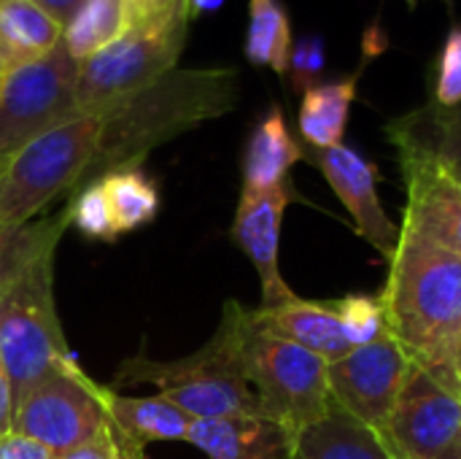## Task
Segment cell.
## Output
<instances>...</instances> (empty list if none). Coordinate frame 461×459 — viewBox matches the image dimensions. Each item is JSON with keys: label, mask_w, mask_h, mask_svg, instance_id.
<instances>
[{"label": "cell", "mask_w": 461, "mask_h": 459, "mask_svg": "<svg viewBox=\"0 0 461 459\" xmlns=\"http://www.w3.org/2000/svg\"><path fill=\"white\" fill-rule=\"evenodd\" d=\"M249 308L227 300L211 341L181 360H151L135 354L116 371V384H151L157 395L192 419L265 417L243 373L240 344Z\"/></svg>", "instance_id": "cell-4"}, {"label": "cell", "mask_w": 461, "mask_h": 459, "mask_svg": "<svg viewBox=\"0 0 461 459\" xmlns=\"http://www.w3.org/2000/svg\"><path fill=\"white\" fill-rule=\"evenodd\" d=\"M0 459H54V454L43 444L11 430L0 436Z\"/></svg>", "instance_id": "cell-30"}, {"label": "cell", "mask_w": 461, "mask_h": 459, "mask_svg": "<svg viewBox=\"0 0 461 459\" xmlns=\"http://www.w3.org/2000/svg\"><path fill=\"white\" fill-rule=\"evenodd\" d=\"M303 160L316 165L338 200L354 219L357 233L389 262L400 243V227L384 211L378 197V168L365 160L357 149L340 143L332 149H305Z\"/></svg>", "instance_id": "cell-12"}, {"label": "cell", "mask_w": 461, "mask_h": 459, "mask_svg": "<svg viewBox=\"0 0 461 459\" xmlns=\"http://www.w3.org/2000/svg\"><path fill=\"white\" fill-rule=\"evenodd\" d=\"M394 459H440L461 438V392L413 365L381 433Z\"/></svg>", "instance_id": "cell-10"}, {"label": "cell", "mask_w": 461, "mask_h": 459, "mask_svg": "<svg viewBox=\"0 0 461 459\" xmlns=\"http://www.w3.org/2000/svg\"><path fill=\"white\" fill-rule=\"evenodd\" d=\"M49 16H54L62 27H65V22L78 11V5L84 3V0H35Z\"/></svg>", "instance_id": "cell-34"}, {"label": "cell", "mask_w": 461, "mask_h": 459, "mask_svg": "<svg viewBox=\"0 0 461 459\" xmlns=\"http://www.w3.org/2000/svg\"><path fill=\"white\" fill-rule=\"evenodd\" d=\"M11 233H0V273H3V257H5V246H8Z\"/></svg>", "instance_id": "cell-36"}, {"label": "cell", "mask_w": 461, "mask_h": 459, "mask_svg": "<svg viewBox=\"0 0 461 459\" xmlns=\"http://www.w3.org/2000/svg\"><path fill=\"white\" fill-rule=\"evenodd\" d=\"M411 371L413 360L392 335L351 349L327 371L332 406L381 436Z\"/></svg>", "instance_id": "cell-11"}, {"label": "cell", "mask_w": 461, "mask_h": 459, "mask_svg": "<svg viewBox=\"0 0 461 459\" xmlns=\"http://www.w3.org/2000/svg\"><path fill=\"white\" fill-rule=\"evenodd\" d=\"M224 5V0H186V11H189V19L194 16H205V14H213Z\"/></svg>", "instance_id": "cell-35"}, {"label": "cell", "mask_w": 461, "mask_h": 459, "mask_svg": "<svg viewBox=\"0 0 461 459\" xmlns=\"http://www.w3.org/2000/svg\"><path fill=\"white\" fill-rule=\"evenodd\" d=\"M327 68V43L321 35H303L292 43L289 51V65H286V78L292 81V89L297 95H305L311 87L321 84Z\"/></svg>", "instance_id": "cell-29"}, {"label": "cell", "mask_w": 461, "mask_h": 459, "mask_svg": "<svg viewBox=\"0 0 461 459\" xmlns=\"http://www.w3.org/2000/svg\"><path fill=\"white\" fill-rule=\"evenodd\" d=\"M238 97L240 73L235 68H176L165 73L146 89L100 114L97 151L78 189L100 181L111 170L140 168L151 149L230 114Z\"/></svg>", "instance_id": "cell-3"}, {"label": "cell", "mask_w": 461, "mask_h": 459, "mask_svg": "<svg viewBox=\"0 0 461 459\" xmlns=\"http://www.w3.org/2000/svg\"><path fill=\"white\" fill-rule=\"evenodd\" d=\"M68 208H70V225H76L84 235H89L95 241H113L119 235L113 227L111 206H108V197H105L100 181L78 189L70 197Z\"/></svg>", "instance_id": "cell-27"}, {"label": "cell", "mask_w": 461, "mask_h": 459, "mask_svg": "<svg viewBox=\"0 0 461 459\" xmlns=\"http://www.w3.org/2000/svg\"><path fill=\"white\" fill-rule=\"evenodd\" d=\"M130 30L124 0H84L62 27V43L81 65Z\"/></svg>", "instance_id": "cell-23"}, {"label": "cell", "mask_w": 461, "mask_h": 459, "mask_svg": "<svg viewBox=\"0 0 461 459\" xmlns=\"http://www.w3.org/2000/svg\"><path fill=\"white\" fill-rule=\"evenodd\" d=\"M70 225V208L11 233L0 273V363L11 381L14 409L70 360L54 303V252Z\"/></svg>", "instance_id": "cell-1"}, {"label": "cell", "mask_w": 461, "mask_h": 459, "mask_svg": "<svg viewBox=\"0 0 461 459\" xmlns=\"http://www.w3.org/2000/svg\"><path fill=\"white\" fill-rule=\"evenodd\" d=\"M392 338L413 365L459 390L461 257L400 225L389 279L378 295Z\"/></svg>", "instance_id": "cell-2"}, {"label": "cell", "mask_w": 461, "mask_h": 459, "mask_svg": "<svg viewBox=\"0 0 461 459\" xmlns=\"http://www.w3.org/2000/svg\"><path fill=\"white\" fill-rule=\"evenodd\" d=\"M429 103L438 108H454L461 103V22L446 32L438 51Z\"/></svg>", "instance_id": "cell-28"}, {"label": "cell", "mask_w": 461, "mask_h": 459, "mask_svg": "<svg viewBox=\"0 0 461 459\" xmlns=\"http://www.w3.org/2000/svg\"><path fill=\"white\" fill-rule=\"evenodd\" d=\"M178 3H184V0H124L127 16H130V30L173 11Z\"/></svg>", "instance_id": "cell-32"}, {"label": "cell", "mask_w": 461, "mask_h": 459, "mask_svg": "<svg viewBox=\"0 0 461 459\" xmlns=\"http://www.w3.org/2000/svg\"><path fill=\"white\" fill-rule=\"evenodd\" d=\"M440 459H461V438L456 441V446H454V449H451L448 454H443Z\"/></svg>", "instance_id": "cell-37"}, {"label": "cell", "mask_w": 461, "mask_h": 459, "mask_svg": "<svg viewBox=\"0 0 461 459\" xmlns=\"http://www.w3.org/2000/svg\"><path fill=\"white\" fill-rule=\"evenodd\" d=\"M100 114H78L43 133L0 170V233H16L51 200L73 195L100 141Z\"/></svg>", "instance_id": "cell-5"}, {"label": "cell", "mask_w": 461, "mask_h": 459, "mask_svg": "<svg viewBox=\"0 0 461 459\" xmlns=\"http://www.w3.org/2000/svg\"><path fill=\"white\" fill-rule=\"evenodd\" d=\"M359 73L340 81H321L303 95L300 103V133L311 149H332L343 143L351 106L357 100Z\"/></svg>", "instance_id": "cell-22"}, {"label": "cell", "mask_w": 461, "mask_h": 459, "mask_svg": "<svg viewBox=\"0 0 461 459\" xmlns=\"http://www.w3.org/2000/svg\"><path fill=\"white\" fill-rule=\"evenodd\" d=\"M386 135L397 151H421L451 168L461 162V103L454 108L427 103L389 122Z\"/></svg>", "instance_id": "cell-21"}, {"label": "cell", "mask_w": 461, "mask_h": 459, "mask_svg": "<svg viewBox=\"0 0 461 459\" xmlns=\"http://www.w3.org/2000/svg\"><path fill=\"white\" fill-rule=\"evenodd\" d=\"M335 311L340 317V325H343V333H346V341L351 344V349L370 346V344L392 335L378 295H346V298L335 300Z\"/></svg>", "instance_id": "cell-26"}, {"label": "cell", "mask_w": 461, "mask_h": 459, "mask_svg": "<svg viewBox=\"0 0 461 459\" xmlns=\"http://www.w3.org/2000/svg\"><path fill=\"white\" fill-rule=\"evenodd\" d=\"M251 319L257 327L308 349L311 354L321 357L330 365L343 360L351 352V344L346 341L335 303L292 298L289 303H281L273 308H262V306L251 308Z\"/></svg>", "instance_id": "cell-17"}, {"label": "cell", "mask_w": 461, "mask_h": 459, "mask_svg": "<svg viewBox=\"0 0 461 459\" xmlns=\"http://www.w3.org/2000/svg\"><path fill=\"white\" fill-rule=\"evenodd\" d=\"M446 168H448V165H446ZM448 170H451V173H454V176H456V179H459V181H461V162H456V165H451Z\"/></svg>", "instance_id": "cell-38"}, {"label": "cell", "mask_w": 461, "mask_h": 459, "mask_svg": "<svg viewBox=\"0 0 461 459\" xmlns=\"http://www.w3.org/2000/svg\"><path fill=\"white\" fill-rule=\"evenodd\" d=\"M240 360L262 414L286 427L294 438L330 411V363L257 327L251 308L240 344Z\"/></svg>", "instance_id": "cell-7"}, {"label": "cell", "mask_w": 461, "mask_h": 459, "mask_svg": "<svg viewBox=\"0 0 461 459\" xmlns=\"http://www.w3.org/2000/svg\"><path fill=\"white\" fill-rule=\"evenodd\" d=\"M192 422V417L159 395L127 398L108 390V433L124 459H146L149 444L186 441Z\"/></svg>", "instance_id": "cell-16"}, {"label": "cell", "mask_w": 461, "mask_h": 459, "mask_svg": "<svg viewBox=\"0 0 461 459\" xmlns=\"http://www.w3.org/2000/svg\"><path fill=\"white\" fill-rule=\"evenodd\" d=\"M408 3H411V5H416V3H419V0H408Z\"/></svg>", "instance_id": "cell-40"}, {"label": "cell", "mask_w": 461, "mask_h": 459, "mask_svg": "<svg viewBox=\"0 0 461 459\" xmlns=\"http://www.w3.org/2000/svg\"><path fill=\"white\" fill-rule=\"evenodd\" d=\"M294 200L292 181H284L265 192H240L232 241L251 260L259 284H262V308H273L297 298L281 276L278 246H281V222Z\"/></svg>", "instance_id": "cell-13"}, {"label": "cell", "mask_w": 461, "mask_h": 459, "mask_svg": "<svg viewBox=\"0 0 461 459\" xmlns=\"http://www.w3.org/2000/svg\"><path fill=\"white\" fill-rule=\"evenodd\" d=\"M303 154L305 146L292 135L281 106H270L246 143L243 192H265L289 181V170L303 160Z\"/></svg>", "instance_id": "cell-18"}, {"label": "cell", "mask_w": 461, "mask_h": 459, "mask_svg": "<svg viewBox=\"0 0 461 459\" xmlns=\"http://www.w3.org/2000/svg\"><path fill=\"white\" fill-rule=\"evenodd\" d=\"M11 422H14V400H11V381L8 373L0 363V436L11 433Z\"/></svg>", "instance_id": "cell-33"}, {"label": "cell", "mask_w": 461, "mask_h": 459, "mask_svg": "<svg viewBox=\"0 0 461 459\" xmlns=\"http://www.w3.org/2000/svg\"><path fill=\"white\" fill-rule=\"evenodd\" d=\"M78 62L65 43L0 78V170L27 143L78 116Z\"/></svg>", "instance_id": "cell-9"}, {"label": "cell", "mask_w": 461, "mask_h": 459, "mask_svg": "<svg viewBox=\"0 0 461 459\" xmlns=\"http://www.w3.org/2000/svg\"><path fill=\"white\" fill-rule=\"evenodd\" d=\"M11 430L59 457L108 430V387L95 384L70 357L22 398Z\"/></svg>", "instance_id": "cell-8"}, {"label": "cell", "mask_w": 461, "mask_h": 459, "mask_svg": "<svg viewBox=\"0 0 461 459\" xmlns=\"http://www.w3.org/2000/svg\"><path fill=\"white\" fill-rule=\"evenodd\" d=\"M54 459H124V457H122V452H119V446H116L113 436L105 430L103 436H97V438H92V441H86V444H81V446H76V449H70V452H65V454H59V457H54Z\"/></svg>", "instance_id": "cell-31"}, {"label": "cell", "mask_w": 461, "mask_h": 459, "mask_svg": "<svg viewBox=\"0 0 461 459\" xmlns=\"http://www.w3.org/2000/svg\"><path fill=\"white\" fill-rule=\"evenodd\" d=\"M62 41V24L35 0H0V78L38 62Z\"/></svg>", "instance_id": "cell-19"}, {"label": "cell", "mask_w": 461, "mask_h": 459, "mask_svg": "<svg viewBox=\"0 0 461 459\" xmlns=\"http://www.w3.org/2000/svg\"><path fill=\"white\" fill-rule=\"evenodd\" d=\"M456 371H459V381H461V344H459V357H456Z\"/></svg>", "instance_id": "cell-39"}, {"label": "cell", "mask_w": 461, "mask_h": 459, "mask_svg": "<svg viewBox=\"0 0 461 459\" xmlns=\"http://www.w3.org/2000/svg\"><path fill=\"white\" fill-rule=\"evenodd\" d=\"M186 32L189 11L184 0L173 11L127 30L119 41L81 62L76 81L78 114H105L111 106L176 70Z\"/></svg>", "instance_id": "cell-6"}, {"label": "cell", "mask_w": 461, "mask_h": 459, "mask_svg": "<svg viewBox=\"0 0 461 459\" xmlns=\"http://www.w3.org/2000/svg\"><path fill=\"white\" fill-rule=\"evenodd\" d=\"M397 160L408 184L402 227L461 257V181L421 151H397Z\"/></svg>", "instance_id": "cell-14"}, {"label": "cell", "mask_w": 461, "mask_h": 459, "mask_svg": "<svg viewBox=\"0 0 461 459\" xmlns=\"http://www.w3.org/2000/svg\"><path fill=\"white\" fill-rule=\"evenodd\" d=\"M294 459H394L384 438L338 406L297 436Z\"/></svg>", "instance_id": "cell-20"}, {"label": "cell", "mask_w": 461, "mask_h": 459, "mask_svg": "<svg viewBox=\"0 0 461 459\" xmlns=\"http://www.w3.org/2000/svg\"><path fill=\"white\" fill-rule=\"evenodd\" d=\"M100 187L108 197L116 233H130L149 225L159 208L157 184L143 173V168H119L100 179Z\"/></svg>", "instance_id": "cell-25"}, {"label": "cell", "mask_w": 461, "mask_h": 459, "mask_svg": "<svg viewBox=\"0 0 461 459\" xmlns=\"http://www.w3.org/2000/svg\"><path fill=\"white\" fill-rule=\"evenodd\" d=\"M208 459H294L297 438L267 417L194 419L186 436Z\"/></svg>", "instance_id": "cell-15"}, {"label": "cell", "mask_w": 461, "mask_h": 459, "mask_svg": "<svg viewBox=\"0 0 461 459\" xmlns=\"http://www.w3.org/2000/svg\"><path fill=\"white\" fill-rule=\"evenodd\" d=\"M294 35L292 22L278 0H249V27H246V60L257 68H270L286 76L289 51Z\"/></svg>", "instance_id": "cell-24"}]
</instances>
